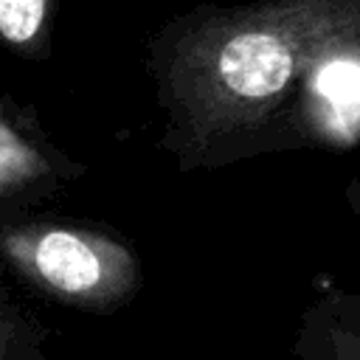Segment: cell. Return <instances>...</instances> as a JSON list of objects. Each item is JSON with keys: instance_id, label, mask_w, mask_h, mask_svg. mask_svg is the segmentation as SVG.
Returning a JSON list of instances; mask_svg holds the SVG:
<instances>
[{"instance_id": "cell-4", "label": "cell", "mask_w": 360, "mask_h": 360, "mask_svg": "<svg viewBox=\"0 0 360 360\" xmlns=\"http://www.w3.org/2000/svg\"><path fill=\"white\" fill-rule=\"evenodd\" d=\"M321 87L335 104H357L360 101V68L349 62H335L323 70Z\"/></svg>"}, {"instance_id": "cell-2", "label": "cell", "mask_w": 360, "mask_h": 360, "mask_svg": "<svg viewBox=\"0 0 360 360\" xmlns=\"http://www.w3.org/2000/svg\"><path fill=\"white\" fill-rule=\"evenodd\" d=\"M37 267L39 273L65 292L90 290L98 281L101 264L96 253L73 233L51 231L37 245Z\"/></svg>"}, {"instance_id": "cell-1", "label": "cell", "mask_w": 360, "mask_h": 360, "mask_svg": "<svg viewBox=\"0 0 360 360\" xmlns=\"http://www.w3.org/2000/svg\"><path fill=\"white\" fill-rule=\"evenodd\" d=\"M290 73L292 53L273 34H239L219 53V76L225 87L245 98H264L278 93Z\"/></svg>"}, {"instance_id": "cell-3", "label": "cell", "mask_w": 360, "mask_h": 360, "mask_svg": "<svg viewBox=\"0 0 360 360\" xmlns=\"http://www.w3.org/2000/svg\"><path fill=\"white\" fill-rule=\"evenodd\" d=\"M45 0H0V34L11 42H25L42 22Z\"/></svg>"}]
</instances>
